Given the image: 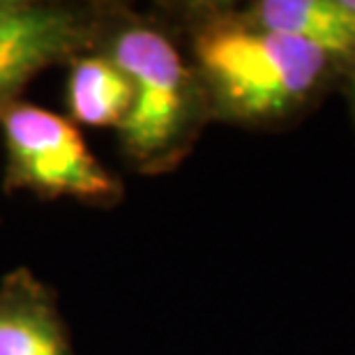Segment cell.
I'll return each instance as SVG.
<instances>
[{
	"label": "cell",
	"mask_w": 355,
	"mask_h": 355,
	"mask_svg": "<svg viewBox=\"0 0 355 355\" xmlns=\"http://www.w3.org/2000/svg\"><path fill=\"white\" fill-rule=\"evenodd\" d=\"M134 102V86L106 53L76 58L67 81V104L76 123L120 127Z\"/></svg>",
	"instance_id": "52a82bcc"
},
{
	"label": "cell",
	"mask_w": 355,
	"mask_h": 355,
	"mask_svg": "<svg viewBox=\"0 0 355 355\" xmlns=\"http://www.w3.org/2000/svg\"><path fill=\"white\" fill-rule=\"evenodd\" d=\"M104 53L134 86L132 109L118 127L127 159L144 171L173 166L212 118L194 65L164 31L139 19L120 21Z\"/></svg>",
	"instance_id": "7a4b0ae2"
},
{
	"label": "cell",
	"mask_w": 355,
	"mask_h": 355,
	"mask_svg": "<svg viewBox=\"0 0 355 355\" xmlns=\"http://www.w3.org/2000/svg\"><path fill=\"white\" fill-rule=\"evenodd\" d=\"M342 90L346 95V104H349V116H351V125L355 127V53L346 67L344 81H342Z\"/></svg>",
	"instance_id": "ba28073f"
},
{
	"label": "cell",
	"mask_w": 355,
	"mask_h": 355,
	"mask_svg": "<svg viewBox=\"0 0 355 355\" xmlns=\"http://www.w3.org/2000/svg\"><path fill=\"white\" fill-rule=\"evenodd\" d=\"M243 12L254 24L323 49L344 69L355 53V0H254Z\"/></svg>",
	"instance_id": "5b68a950"
},
{
	"label": "cell",
	"mask_w": 355,
	"mask_h": 355,
	"mask_svg": "<svg viewBox=\"0 0 355 355\" xmlns=\"http://www.w3.org/2000/svg\"><path fill=\"white\" fill-rule=\"evenodd\" d=\"M0 120L10 180L17 187L90 201H111L120 194V182L88 150L79 130L58 113L10 104Z\"/></svg>",
	"instance_id": "3957f363"
},
{
	"label": "cell",
	"mask_w": 355,
	"mask_h": 355,
	"mask_svg": "<svg viewBox=\"0 0 355 355\" xmlns=\"http://www.w3.org/2000/svg\"><path fill=\"white\" fill-rule=\"evenodd\" d=\"M88 37V26L65 7L0 0V102Z\"/></svg>",
	"instance_id": "277c9868"
},
{
	"label": "cell",
	"mask_w": 355,
	"mask_h": 355,
	"mask_svg": "<svg viewBox=\"0 0 355 355\" xmlns=\"http://www.w3.org/2000/svg\"><path fill=\"white\" fill-rule=\"evenodd\" d=\"M191 53L212 118L257 130L300 123L346 74L323 49L254 24L231 5L194 14Z\"/></svg>",
	"instance_id": "6da1fadb"
},
{
	"label": "cell",
	"mask_w": 355,
	"mask_h": 355,
	"mask_svg": "<svg viewBox=\"0 0 355 355\" xmlns=\"http://www.w3.org/2000/svg\"><path fill=\"white\" fill-rule=\"evenodd\" d=\"M0 355H72L51 300L24 270L0 286Z\"/></svg>",
	"instance_id": "8992f818"
}]
</instances>
